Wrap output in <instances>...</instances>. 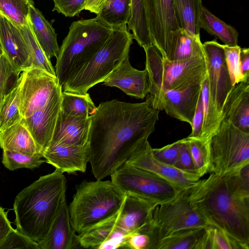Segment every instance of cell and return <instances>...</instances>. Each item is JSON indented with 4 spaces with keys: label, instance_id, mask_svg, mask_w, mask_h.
<instances>
[{
    "label": "cell",
    "instance_id": "obj_1",
    "mask_svg": "<svg viewBox=\"0 0 249 249\" xmlns=\"http://www.w3.org/2000/svg\"><path fill=\"white\" fill-rule=\"evenodd\" d=\"M160 111L148 95L142 103L113 99L101 103L90 115L89 162L97 180L110 176L124 163L155 129Z\"/></svg>",
    "mask_w": 249,
    "mask_h": 249
},
{
    "label": "cell",
    "instance_id": "obj_2",
    "mask_svg": "<svg viewBox=\"0 0 249 249\" xmlns=\"http://www.w3.org/2000/svg\"><path fill=\"white\" fill-rule=\"evenodd\" d=\"M185 191L190 204L207 225L224 231L249 249V198L234 195L223 178L213 173Z\"/></svg>",
    "mask_w": 249,
    "mask_h": 249
},
{
    "label": "cell",
    "instance_id": "obj_3",
    "mask_svg": "<svg viewBox=\"0 0 249 249\" xmlns=\"http://www.w3.org/2000/svg\"><path fill=\"white\" fill-rule=\"evenodd\" d=\"M66 191L65 177L57 169L21 190L13 204L16 229L37 243L42 241L66 200Z\"/></svg>",
    "mask_w": 249,
    "mask_h": 249
},
{
    "label": "cell",
    "instance_id": "obj_4",
    "mask_svg": "<svg viewBox=\"0 0 249 249\" xmlns=\"http://www.w3.org/2000/svg\"><path fill=\"white\" fill-rule=\"evenodd\" d=\"M112 28L96 18L73 21L56 57L55 75L63 86L102 48Z\"/></svg>",
    "mask_w": 249,
    "mask_h": 249
},
{
    "label": "cell",
    "instance_id": "obj_5",
    "mask_svg": "<svg viewBox=\"0 0 249 249\" xmlns=\"http://www.w3.org/2000/svg\"><path fill=\"white\" fill-rule=\"evenodd\" d=\"M125 197L111 180L82 182L68 206L72 228L79 234L107 218L118 211Z\"/></svg>",
    "mask_w": 249,
    "mask_h": 249
},
{
    "label": "cell",
    "instance_id": "obj_6",
    "mask_svg": "<svg viewBox=\"0 0 249 249\" xmlns=\"http://www.w3.org/2000/svg\"><path fill=\"white\" fill-rule=\"evenodd\" d=\"M208 72V81L202 84L204 117L201 140L207 142L219 127L225 101L233 89L222 44L215 39L203 43Z\"/></svg>",
    "mask_w": 249,
    "mask_h": 249
},
{
    "label": "cell",
    "instance_id": "obj_7",
    "mask_svg": "<svg viewBox=\"0 0 249 249\" xmlns=\"http://www.w3.org/2000/svg\"><path fill=\"white\" fill-rule=\"evenodd\" d=\"M146 56L149 93L155 97L163 89L180 90L202 84L208 76L205 53L188 59L168 60L153 44L142 47Z\"/></svg>",
    "mask_w": 249,
    "mask_h": 249
},
{
    "label": "cell",
    "instance_id": "obj_8",
    "mask_svg": "<svg viewBox=\"0 0 249 249\" xmlns=\"http://www.w3.org/2000/svg\"><path fill=\"white\" fill-rule=\"evenodd\" d=\"M133 36L127 25L112 28L102 48L79 71L62 86V91L85 94L103 81L129 56Z\"/></svg>",
    "mask_w": 249,
    "mask_h": 249
},
{
    "label": "cell",
    "instance_id": "obj_9",
    "mask_svg": "<svg viewBox=\"0 0 249 249\" xmlns=\"http://www.w3.org/2000/svg\"><path fill=\"white\" fill-rule=\"evenodd\" d=\"M208 225L190 204L185 189L174 197L159 202L154 206L145 232L150 238L148 249H153L160 240L180 231Z\"/></svg>",
    "mask_w": 249,
    "mask_h": 249
},
{
    "label": "cell",
    "instance_id": "obj_10",
    "mask_svg": "<svg viewBox=\"0 0 249 249\" xmlns=\"http://www.w3.org/2000/svg\"><path fill=\"white\" fill-rule=\"evenodd\" d=\"M209 173L223 176L249 164V133L222 120L207 142Z\"/></svg>",
    "mask_w": 249,
    "mask_h": 249
},
{
    "label": "cell",
    "instance_id": "obj_11",
    "mask_svg": "<svg viewBox=\"0 0 249 249\" xmlns=\"http://www.w3.org/2000/svg\"><path fill=\"white\" fill-rule=\"evenodd\" d=\"M110 176L111 181L124 194L158 202L171 199L181 191L162 178L125 162Z\"/></svg>",
    "mask_w": 249,
    "mask_h": 249
},
{
    "label": "cell",
    "instance_id": "obj_12",
    "mask_svg": "<svg viewBox=\"0 0 249 249\" xmlns=\"http://www.w3.org/2000/svg\"><path fill=\"white\" fill-rule=\"evenodd\" d=\"M146 21L153 44L163 58L173 60L181 30L173 0H143Z\"/></svg>",
    "mask_w": 249,
    "mask_h": 249
},
{
    "label": "cell",
    "instance_id": "obj_13",
    "mask_svg": "<svg viewBox=\"0 0 249 249\" xmlns=\"http://www.w3.org/2000/svg\"><path fill=\"white\" fill-rule=\"evenodd\" d=\"M19 110L22 118L45 106L57 93L62 91L56 76L38 68L21 72Z\"/></svg>",
    "mask_w": 249,
    "mask_h": 249
},
{
    "label": "cell",
    "instance_id": "obj_14",
    "mask_svg": "<svg viewBox=\"0 0 249 249\" xmlns=\"http://www.w3.org/2000/svg\"><path fill=\"white\" fill-rule=\"evenodd\" d=\"M202 84L180 90L163 89L155 97H151L152 107L191 125L201 95Z\"/></svg>",
    "mask_w": 249,
    "mask_h": 249
},
{
    "label": "cell",
    "instance_id": "obj_15",
    "mask_svg": "<svg viewBox=\"0 0 249 249\" xmlns=\"http://www.w3.org/2000/svg\"><path fill=\"white\" fill-rule=\"evenodd\" d=\"M158 201L125 194V199L116 213L115 232L127 239L136 232L145 233L150 222L152 209Z\"/></svg>",
    "mask_w": 249,
    "mask_h": 249
},
{
    "label": "cell",
    "instance_id": "obj_16",
    "mask_svg": "<svg viewBox=\"0 0 249 249\" xmlns=\"http://www.w3.org/2000/svg\"><path fill=\"white\" fill-rule=\"evenodd\" d=\"M152 148L147 141L132 153L125 163L152 172L180 190L189 187L200 179L196 175L161 162L153 155Z\"/></svg>",
    "mask_w": 249,
    "mask_h": 249
},
{
    "label": "cell",
    "instance_id": "obj_17",
    "mask_svg": "<svg viewBox=\"0 0 249 249\" xmlns=\"http://www.w3.org/2000/svg\"><path fill=\"white\" fill-rule=\"evenodd\" d=\"M0 44L16 74L31 68L30 53L20 29L0 12Z\"/></svg>",
    "mask_w": 249,
    "mask_h": 249
},
{
    "label": "cell",
    "instance_id": "obj_18",
    "mask_svg": "<svg viewBox=\"0 0 249 249\" xmlns=\"http://www.w3.org/2000/svg\"><path fill=\"white\" fill-rule=\"evenodd\" d=\"M61 91L43 107L22 121L41 153L48 147L52 140L56 120L61 109Z\"/></svg>",
    "mask_w": 249,
    "mask_h": 249
},
{
    "label": "cell",
    "instance_id": "obj_19",
    "mask_svg": "<svg viewBox=\"0 0 249 249\" xmlns=\"http://www.w3.org/2000/svg\"><path fill=\"white\" fill-rule=\"evenodd\" d=\"M43 155L46 162L62 173L85 172L89 159L88 142L81 145H53Z\"/></svg>",
    "mask_w": 249,
    "mask_h": 249
},
{
    "label": "cell",
    "instance_id": "obj_20",
    "mask_svg": "<svg viewBox=\"0 0 249 249\" xmlns=\"http://www.w3.org/2000/svg\"><path fill=\"white\" fill-rule=\"evenodd\" d=\"M104 85L120 89L128 96L144 98L149 93L146 70H138L131 65L129 56L104 81Z\"/></svg>",
    "mask_w": 249,
    "mask_h": 249
},
{
    "label": "cell",
    "instance_id": "obj_21",
    "mask_svg": "<svg viewBox=\"0 0 249 249\" xmlns=\"http://www.w3.org/2000/svg\"><path fill=\"white\" fill-rule=\"evenodd\" d=\"M90 124V116L70 115L60 110L49 146L54 144L81 145L87 143Z\"/></svg>",
    "mask_w": 249,
    "mask_h": 249
},
{
    "label": "cell",
    "instance_id": "obj_22",
    "mask_svg": "<svg viewBox=\"0 0 249 249\" xmlns=\"http://www.w3.org/2000/svg\"><path fill=\"white\" fill-rule=\"evenodd\" d=\"M72 228L66 201L62 203L46 237L37 243L38 249H72L81 248Z\"/></svg>",
    "mask_w": 249,
    "mask_h": 249
},
{
    "label": "cell",
    "instance_id": "obj_23",
    "mask_svg": "<svg viewBox=\"0 0 249 249\" xmlns=\"http://www.w3.org/2000/svg\"><path fill=\"white\" fill-rule=\"evenodd\" d=\"M222 120L249 133V80L234 86L223 106Z\"/></svg>",
    "mask_w": 249,
    "mask_h": 249
},
{
    "label": "cell",
    "instance_id": "obj_24",
    "mask_svg": "<svg viewBox=\"0 0 249 249\" xmlns=\"http://www.w3.org/2000/svg\"><path fill=\"white\" fill-rule=\"evenodd\" d=\"M0 147L3 150L33 156L42 153L21 120L0 131Z\"/></svg>",
    "mask_w": 249,
    "mask_h": 249
},
{
    "label": "cell",
    "instance_id": "obj_25",
    "mask_svg": "<svg viewBox=\"0 0 249 249\" xmlns=\"http://www.w3.org/2000/svg\"><path fill=\"white\" fill-rule=\"evenodd\" d=\"M29 20L35 37L48 58H56L60 49L57 34L52 24L35 4L30 6Z\"/></svg>",
    "mask_w": 249,
    "mask_h": 249
},
{
    "label": "cell",
    "instance_id": "obj_26",
    "mask_svg": "<svg viewBox=\"0 0 249 249\" xmlns=\"http://www.w3.org/2000/svg\"><path fill=\"white\" fill-rule=\"evenodd\" d=\"M178 21L181 29L200 35V16L202 0H173Z\"/></svg>",
    "mask_w": 249,
    "mask_h": 249
},
{
    "label": "cell",
    "instance_id": "obj_27",
    "mask_svg": "<svg viewBox=\"0 0 249 249\" xmlns=\"http://www.w3.org/2000/svg\"><path fill=\"white\" fill-rule=\"evenodd\" d=\"M200 25L201 28L220 39L224 45H237V31L213 15L203 5L200 16Z\"/></svg>",
    "mask_w": 249,
    "mask_h": 249
},
{
    "label": "cell",
    "instance_id": "obj_28",
    "mask_svg": "<svg viewBox=\"0 0 249 249\" xmlns=\"http://www.w3.org/2000/svg\"><path fill=\"white\" fill-rule=\"evenodd\" d=\"M117 213L79 233L78 241L81 248L97 249L102 243L111 239L115 231Z\"/></svg>",
    "mask_w": 249,
    "mask_h": 249
},
{
    "label": "cell",
    "instance_id": "obj_29",
    "mask_svg": "<svg viewBox=\"0 0 249 249\" xmlns=\"http://www.w3.org/2000/svg\"><path fill=\"white\" fill-rule=\"evenodd\" d=\"M131 0H105L96 18L111 28L127 25L131 17Z\"/></svg>",
    "mask_w": 249,
    "mask_h": 249
},
{
    "label": "cell",
    "instance_id": "obj_30",
    "mask_svg": "<svg viewBox=\"0 0 249 249\" xmlns=\"http://www.w3.org/2000/svg\"><path fill=\"white\" fill-rule=\"evenodd\" d=\"M205 229L200 227L180 231L160 240L153 249H197Z\"/></svg>",
    "mask_w": 249,
    "mask_h": 249
},
{
    "label": "cell",
    "instance_id": "obj_31",
    "mask_svg": "<svg viewBox=\"0 0 249 249\" xmlns=\"http://www.w3.org/2000/svg\"><path fill=\"white\" fill-rule=\"evenodd\" d=\"M131 17L127 24V29L131 31L133 39L142 47L153 44L146 21L143 0H131Z\"/></svg>",
    "mask_w": 249,
    "mask_h": 249
},
{
    "label": "cell",
    "instance_id": "obj_32",
    "mask_svg": "<svg viewBox=\"0 0 249 249\" xmlns=\"http://www.w3.org/2000/svg\"><path fill=\"white\" fill-rule=\"evenodd\" d=\"M20 88L19 77L2 102L0 109V131L20 122L22 118L19 110Z\"/></svg>",
    "mask_w": 249,
    "mask_h": 249
},
{
    "label": "cell",
    "instance_id": "obj_33",
    "mask_svg": "<svg viewBox=\"0 0 249 249\" xmlns=\"http://www.w3.org/2000/svg\"><path fill=\"white\" fill-rule=\"evenodd\" d=\"M96 107L87 92L85 94L62 91L61 111L67 115L89 117Z\"/></svg>",
    "mask_w": 249,
    "mask_h": 249
},
{
    "label": "cell",
    "instance_id": "obj_34",
    "mask_svg": "<svg viewBox=\"0 0 249 249\" xmlns=\"http://www.w3.org/2000/svg\"><path fill=\"white\" fill-rule=\"evenodd\" d=\"M19 27L29 50L32 62L31 68L40 69L56 76L55 69L52 64L51 60L48 58L35 37L30 23L29 17L27 24Z\"/></svg>",
    "mask_w": 249,
    "mask_h": 249
},
{
    "label": "cell",
    "instance_id": "obj_35",
    "mask_svg": "<svg viewBox=\"0 0 249 249\" xmlns=\"http://www.w3.org/2000/svg\"><path fill=\"white\" fill-rule=\"evenodd\" d=\"M204 54L200 35L190 34L181 29L178 35L173 60H186Z\"/></svg>",
    "mask_w": 249,
    "mask_h": 249
},
{
    "label": "cell",
    "instance_id": "obj_36",
    "mask_svg": "<svg viewBox=\"0 0 249 249\" xmlns=\"http://www.w3.org/2000/svg\"><path fill=\"white\" fill-rule=\"evenodd\" d=\"M202 249H245L244 247L224 231L208 225L202 241Z\"/></svg>",
    "mask_w": 249,
    "mask_h": 249
},
{
    "label": "cell",
    "instance_id": "obj_37",
    "mask_svg": "<svg viewBox=\"0 0 249 249\" xmlns=\"http://www.w3.org/2000/svg\"><path fill=\"white\" fill-rule=\"evenodd\" d=\"M33 0H0V12L18 26L27 24Z\"/></svg>",
    "mask_w": 249,
    "mask_h": 249
},
{
    "label": "cell",
    "instance_id": "obj_38",
    "mask_svg": "<svg viewBox=\"0 0 249 249\" xmlns=\"http://www.w3.org/2000/svg\"><path fill=\"white\" fill-rule=\"evenodd\" d=\"M188 144L197 176L200 178L210 171V158L207 142L199 138L188 136Z\"/></svg>",
    "mask_w": 249,
    "mask_h": 249
},
{
    "label": "cell",
    "instance_id": "obj_39",
    "mask_svg": "<svg viewBox=\"0 0 249 249\" xmlns=\"http://www.w3.org/2000/svg\"><path fill=\"white\" fill-rule=\"evenodd\" d=\"M46 162L43 154L33 156L3 150L2 163L8 169L14 171L20 168L34 169Z\"/></svg>",
    "mask_w": 249,
    "mask_h": 249
},
{
    "label": "cell",
    "instance_id": "obj_40",
    "mask_svg": "<svg viewBox=\"0 0 249 249\" xmlns=\"http://www.w3.org/2000/svg\"><path fill=\"white\" fill-rule=\"evenodd\" d=\"M222 177L234 195L242 198H249V164Z\"/></svg>",
    "mask_w": 249,
    "mask_h": 249
},
{
    "label": "cell",
    "instance_id": "obj_41",
    "mask_svg": "<svg viewBox=\"0 0 249 249\" xmlns=\"http://www.w3.org/2000/svg\"><path fill=\"white\" fill-rule=\"evenodd\" d=\"M223 48L225 62L233 86L240 82L244 81L240 64L241 47L238 45L228 46L222 44Z\"/></svg>",
    "mask_w": 249,
    "mask_h": 249
},
{
    "label": "cell",
    "instance_id": "obj_42",
    "mask_svg": "<svg viewBox=\"0 0 249 249\" xmlns=\"http://www.w3.org/2000/svg\"><path fill=\"white\" fill-rule=\"evenodd\" d=\"M38 249L37 243L13 229L0 244V249Z\"/></svg>",
    "mask_w": 249,
    "mask_h": 249
},
{
    "label": "cell",
    "instance_id": "obj_43",
    "mask_svg": "<svg viewBox=\"0 0 249 249\" xmlns=\"http://www.w3.org/2000/svg\"><path fill=\"white\" fill-rule=\"evenodd\" d=\"M53 11H56L66 17L78 16L84 10L87 0H53Z\"/></svg>",
    "mask_w": 249,
    "mask_h": 249
},
{
    "label": "cell",
    "instance_id": "obj_44",
    "mask_svg": "<svg viewBox=\"0 0 249 249\" xmlns=\"http://www.w3.org/2000/svg\"><path fill=\"white\" fill-rule=\"evenodd\" d=\"M181 139L159 148H152L154 157L161 162L174 166L178 159Z\"/></svg>",
    "mask_w": 249,
    "mask_h": 249
},
{
    "label": "cell",
    "instance_id": "obj_45",
    "mask_svg": "<svg viewBox=\"0 0 249 249\" xmlns=\"http://www.w3.org/2000/svg\"><path fill=\"white\" fill-rule=\"evenodd\" d=\"M174 167L200 178L196 174L189 147L185 138L181 139L178 159Z\"/></svg>",
    "mask_w": 249,
    "mask_h": 249
},
{
    "label": "cell",
    "instance_id": "obj_46",
    "mask_svg": "<svg viewBox=\"0 0 249 249\" xmlns=\"http://www.w3.org/2000/svg\"><path fill=\"white\" fill-rule=\"evenodd\" d=\"M19 76L15 73L3 53L0 58V109L5 96L10 90L8 88L10 80L12 78Z\"/></svg>",
    "mask_w": 249,
    "mask_h": 249
},
{
    "label": "cell",
    "instance_id": "obj_47",
    "mask_svg": "<svg viewBox=\"0 0 249 249\" xmlns=\"http://www.w3.org/2000/svg\"><path fill=\"white\" fill-rule=\"evenodd\" d=\"M204 117L203 105L200 95L196 108L193 116L191 127L192 131L188 136L194 138H200L202 133Z\"/></svg>",
    "mask_w": 249,
    "mask_h": 249
},
{
    "label": "cell",
    "instance_id": "obj_48",
    "mask_svg": "<svg viewBox=\"0 0 249 249\" xmlns=\"http://www.w3.org/2000/svg\"><path fill=\"white\" fill-rule=\"evenodd\" d=\"M149 244L150 238L147 234L136 232L129 237L125 249H148Z\"/></svg>",
    "mask_w": 249,
    "mask_h": 249
},
{
    "label": "cell",
    "instance_id": "obj_49",
    "mask_svg": "<svg viewBox=\"0 0 249 249\" xmlns=\"http://www.w3.org/2000/svg\"><path fill=\"white\" fill-rule=\"evenodd\" d=\"M13 229L8 219L7 212L0 206V244Z\"/></svg>",
    "mask_w": 249,
    "mask_h": 249
},
{
    "label": "cell",
    "instance_id": "obj_50",
    "mask_svg": "<svg viewBox=\"0 0 249 249\" xmlns=\"http://www.w3.org/2000/svg\"><path fill=\"white\" fill-rule=\"evenodd\" d=\"M240 64L244 81L249 80V49L248 48H241Z\"/></svg>",
    "mask_w": 249,
    "mask_h": 249
},
{
    "label": "cell",
    "instance_id": "obj_51",
    "mask_svg": "<svg viewBox=\"0 0 249 249\" xmlns=\"http://www.w3.org/2000/svg\"><path fill=\"white\" fill-rule=\"evenodd\" d=\"M105 0H87L84 10L96 15L100 12Z\"/></svg>",
    "mask_w": 249,
    "mask_h": 249
},
{
    "label": "cell",
    "instance_id": "obj_52",
    "mask_svg": "<svg viewBox=\"0 0 249 249\" xmlns=\"http://www.w3.org/2000/svg\"><path fill=\"white\" fill-rule=\"evenodd\" d=\"M3 51H2L1 45L0 44V57L1 56V55L3 54Z\"/></svg>",
    "mask_w": 249,
    "mask_h": 249
}]
</instances>
